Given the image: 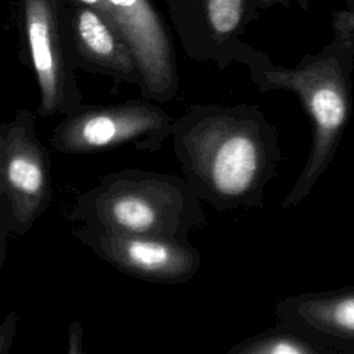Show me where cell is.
<instances>
[{"instance_id": "6da1fadb", "label": "cell", "mask_w": 354, "mask_h": 354, "mask_svg": "<svg viewBox=\"0 0 354 354\" xmlns=\"http://www.w3.org/2000/svg\"><path fill=\"white\" fill-rule=\"evenodd\" d=\"M183 177L217 212L263 209L282 159L277 127L256 105H191L173 120Z\"/></svg>"}, {"instance_id": "7a4b0ae2", "label": "cell", "mask_w": 354, "mask_h": 354, "mask_svg": "<svg viewBox=\"0 0 354 354\" xmlns=\"http://www.w3.org/2000/svg\"><path fill=\"white\" fill-rule=\"evenodd\" d=\"M65 217L94 228L184 242L207 225L202 201L184 177L140 169L102 176L77 195Z\"/></svg>"}, {"instance_id": "3957f363", "label": "cell", "mask_w": 354, "mask_h": 354, "mask_svg": "<svg viewBox=\"0 0 354 354\" xmlns=\"http://www.w3.org/2000/svg\"><path fill=\"white\" fill-rule=\"evenodd\" d=\"M248 68L259 91L293 93L311 120L313 137L307 160L282 202V210H288L310 195L336 155L353 105L348 54L332 48L286 68L274 65L257 51Z\"/></svg>"}, {"instance_id": "277c9868", "label": "cell", "mask_w": 354, "mask_h": 354, "mask_svg": "<svg viewBox=\"0 0 354 354\" xmlns=\"http://www.w3.org/2000/svg\"><path fill=\"white\" fill-rule=\"evenodd\" d=\"M51 199L50 152L37 137L35 115L29 109H18L0 126V264L6 256L7 235L29 232Z\"/></svg>"}, {"instance_id": "5b68a950", "label": "cell", "mask_w": 354, "mask_h": 354, "mask_svg": "<svg viewBox=\"0 0 354 354\" xmlns=\"http://www.w3.org/2000/svg\"><path fill=\"white\" fill-rule=\"evenodd\" d=\"M173 120L144 97L109 105L82 104L54 127L50 142L64 155L95 153L124 145L155 152L170 137Z\"/></svg>"}, {"instance_id": "8992f818", "label": "cell", "mask_w": 354, "mask_h": 354, "mask_svg": "<svg viewBox=\"0 0 354 354\" xmlns=\"http://www.w3.org/2000/svg\"><path fill=\"white\" fill-rule=\"evenodd\" d=\"M24 39L39 88L36 113L51 118L77 109L83 95L61 30L57 0H24Z\"/></svg>"}, {"instance_id": "52a82bcc", "label": "cell", "mask_w": 354, "mask_h": 354, "mask_svg": "<svg viewBox=\"0 0 354 354\" xmlns=\"http://www.w3.org/2000/svg\"><path fill=\"white\" fill-rule=\"evenodd\" d=\"M72 235L118 271L155 283H183L202 267L191 242L123 234L82 224Z\"/></svg>"}, {"instance_id": "ba28073f", "label": "cell", "mask_w": 354, "mask_h": 354, "mask_svg": "<svg viewBox=\"0 0 354 354\" xmlns=\"http://www.w3.org/2000/svg\"><path fill=\"white\" fill-rule=\"evenodd\" d=\"M112 22L138 64L144 98L167 102L178 91V75L167 30L149 0H105Z\"/></svg>"}, {"instance_id": "9c48e42d", "label": "cell", "mask_w": 354, "mask_h": 354, "mask_svg": "<svg viewBox=\"0 0 354 354\" xmlns=\"http://www.w3.org/2000/svg\"><path fill=\"white\" fill-rule=\"evenodd\" d=\"M66 47L75 68L140 87L141 75L131 48L97 10L83 4L75 8L69 21Z\"/></svg>"}, {"instance_id": "30bf717a", "label": "cell", "mask_w": 354, "mask_h": 354, "mask_svg": "<svg viewBox=\"0 0 354 354\" xmlns=\"http://www.w3.org/2000/svg\"><path fill=\"white\" fill-rule=\"evenodd\" d=\"M275 314L332 354H354V286L285 297L275 304Z\"/></svg>"}, {"instance_id": "8fae6325", "label": "cell", "mask_w": 354, "mask_h": 354, "mask_svg": "<svg viewBox=\"0 0 354 354\" xmlns=\"http://www.w3.org/2000/svg\"><path fill=\"white\" fill-rule=\"evenodd\" d=\"M227 354H332L317 340L279 321L232 346Z\"/></svg>"}, {"instance_id": "7c38bea8", "label": "cell", "mask_w": 354, "mask_h": 354, "mask_svg": "<svg viewBox=\"0 0 354 354\" xmlns=\"http://www.w3.org/2000/svg\"><path fill=\"white\" fill-rule=\"evenodd\" d=\"M18 324L17 311H10L0 326V354H7L12 346Z\"/></svg>"}, {"instance_id": "4fadbf2b", "label": "cell", "mask_w": 354, "mask_h": 354, "mask_svg": "<svg viewBox=\"0 0 354 354\" xmlns=\"http://www.w3.org/2000/svg\"><path fill=\"white\" fill-rule=\"evenodd\" d=\"M68 354H84L83 348V326L82 322L75 319L68 326Z\"/></svg>"}, {"instance_id": "5bb4252c", "label": "cell", "mask_w": 354, "mask_h": 354, "mask_svg": "<svg viewBox=\"0 0 354 354\" xmlns=\"http://www.w3.org/2000/svg\"><path fill=\"white\" fill-rule=\"evenodd\" d=\"M76 1H79V3L83 4V6H88V7L94 8V10H97L98 12H101V14L113 25V22H112V15H111L109 7H108V4H106L105 0H76ZM113 26H115V25H113Z\"/></svg>"}]
</instances>
